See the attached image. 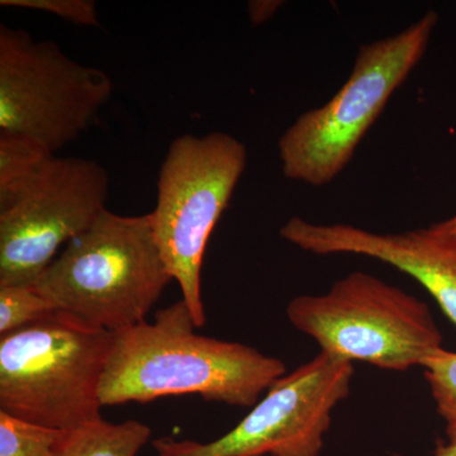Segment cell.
Segmentation results:
<instances>
[{"mask_svg": "<svg viewBox=\"0 0 456 456\" xmlns=\"http://www.w3.org/2000/svg\"><path fill=\"white\" fill-rule=\"evenodd\" d=\"M196 329L180 299L156 312L154 322L113 332L99 392L102 406L197 395L207 402L254 407L287 374L283 360L241 342L207 338Z\"/></svg>", "mask_w": 456, "mask_h": 456, "instance_id": "6da1fadb", "label": "cell"}, {"mask_svg": "<svg viewBox=\"0 0 456 456\" xmlns=\"http://www.w3.org/2000/svg\"><path fill=\"white\" fill-rule=\"evenodd\" d=\"M171 281L149 213L106 209L65 246L35 287L57 310L116 332L145 322Z\"/></svg>", "mask_w": 456, "mask_h": 456, "instance_id": "7a4b0ae2", "label": "cell"}, {"mask_svg": "<svg viewBox=\"0 0 456 456\" xmlns=\"http://www.w3.org/2000/svg\"><path fill=\"white\" fill-rule=\"evenodd\" d=\"M113 332L55 311L0 336V411L70 431L102 419V379Z\"/></svg>", "mask_w": 456, "mask_h": 456, "instance_id": "3957f363", "label": "cell"}, {"mask_svg": "<svg viewBox=\"0 0 456 456\" xmlns=\"http://www.w3.org/2000/svg\"><path fill=\"white\" fill-rule=\"evenodd\" d=\"M439 22L428 12L397 35L360 45L353 71L323 106L299 116L278 142L287 179L311 187L334 182L367 132L421 61Z\"/></svg>", "mask_w": 456, "mask_h": 456, "instance_id": "277c9868", "label": "cell"}, {"mask_svg": "<svg viewBox=\"0 0 456 456\" xmlns=\"http://www.w3.org/2000/svg\"><path fill=\"white\" fill-rule=\"evenodd\" d=\"M285 314L322 353L384 370L422 368L443 349L428 303L369 273H350L320 296L296 297Z\"/></svg>", "mask_w": 456, "mask_h": 456, "instance_id": "5b68a950", "label": "cell"}, {"mask_svg": "<svg viewBox=\"0 0 456 456\" xmlns=\"http://www.w3.org/2000/svg\"><path fill=\"white\" fill-rule=\"evenodd\" d=\"M248 149L226 132L187 134L170 143L149 213L156 244L194 325L206 323L200 272L212 231L244 174Z\"/></svg>", "mask_w": 456, "mask_h": 456, "instance_id": "8992f818", "label": "cell"}, {"mask_svg": "<svg viewBox=\"0 0 456 456\" xmlns=\"http://www.w3.org/2000/svg\"><path fill=\"white\" fill-rule=\"evenodd\" d=\"M112 89L104 71L75 61L55 42L0 26V134L55 154L88 130Z\"/></svg>", "mask_w": 456, "mask_h": 456, "instance_id": "52a82bcc", "label": "cell"}, {"mask_svg": "<svg viewBox=\"0 0 456 456\" xmlns=\"http://www.w3.org/2000/svg\"><path fill=\"white\" fill-rule=\"evenodd\" d=\"M354 374V362L320 351L279 378L224 436L209 443L163 437L154 441L156 456H321Z\"/></svg>", "mask_w": 456, "mask_h": 456, "instance_id": "ba28073f", "label": "cell"}, {"mask_svg": "<svg viewBox=\"0 0 456 456\" xmlns=\"http://www.w3.org/2000/svg\"><path fill=\"white\" fill-rule=\"evenodd\" d=\"M110 176L97 161L55 158L41 179L0 212V287L35 285L57 251L107 209Z\"/></svg>", "mask_w": 456, "mask_h": 456, "instance_id": "9c48e42d", "label": "cell"}, {"mask_svg": "<svg viewBox=\"0 0 456 456\" xmlns=\"http://www.w3.org/2000/svg\"><path fill=\"white\" fill-rule=\"evenodd\" d=\"M285 241L316 255L353 254L383 261L419 281L456 326V246L430 227L377 233L351 224H318L292 217Z\"/></svg>", "mask_w": 456, "mask_h": 456, "instance_id": "30bf717a", "label": "cell"}, {"mask_svg": "<svg viewBox=\"0 0 456 456\" xmlns=\"http://www.w3.org/2000/svg\"><path fill=\"white\" fill-rule=\"evenodd\" d=\"M55 158L37 141L0 134V212L7 211L25 196Z\"/></svg>", "mask_w": 456, "mask_h": 456, "instance_id": "8fae6325", "label": "cell"}, {"mask_svg": "<svg viewBox=\"0 0 456 456\" xmlns=\"http://www.w3.org/2000/svg\"><path fill=\"white\" fill-rule=\"evenodd\" d=\"M150 436L151 428L136 419L112 424L101 419L64 431L57 456H136Z\"/></svg>", "mask_w": 456, "mask_h": 456, "instance_id": "7c38bea8", "label": "cell"}, {"mask_svg": "<svg viewBox=\"0 0 456 456\" xmlns=\"http://www.w3.org/2000/svg\"><path fill=\"white\" fill-rule=\"evenodd\" d=\"M62 435L0 411V456H57Z\"/></svg>", "mask_w": 456, "mask_h": 456, "instance_id": "4fadbf2b", "label": "cell"}, {"mask_svg": "<svg viewBox=\"0 0 456 456\" xmlns=\"http://www.w3.org/2000/svg\"><path fill=\"white\" fill-rule=\"evenodd\" d=\"M424 377L445 422L446 441L456 444V351L440 349L422 365Z\"/></svg>", "mask_w": 456, "mask_h": 456, "instance_id": "5bb4252c", "label": "cell"}, {"mask_svg": "<svg viewBox=\"0 0 456 456\" xmlns=\"http://www.w3.org/2000/svg\"><path fill=\"white\" fill-rule=\"evenodd\" d=\"M57 311L50 299L42 296L35 285L0 287V336L44 320Z\"/></svg>", "mask_w": 456, "mask_h": 456, "instance_id": "9a60e30c", "label": "cell"}, {"mask_svg": "<svg viewBox=\"0 0 456 456\" xmlns=\"http://www.w3.org/2000/svg\"><path fill=\"white\" fill-rule=\"evenodd\" d=\"M0 5L46 12L77 26H99L97 4L93 0H0Z\"/></svg>", "mask_w": 456, "mask_h": 456, "instance_id": "2e32d148", "label": "cell"}, {"mask_svg": "<svg viewBox=\"0 0 456 456\" xmlns=\"http://www.w3.org/2000/svg\"><path fill=\"white\" fill-rule=\"evenodd\" d=\"M281 4H283V2H278V0H253V2H248V20L254 26L263 25L277 13Z\"/></svg>", "mask_w": 456, "mask_h": 456, "instance_id": "e0dca14e", "label": "cell"}, {"mask_svg": "<svg viewBox=\"0 0 456 456\" xmlns=\"http://www.w3.org/2000/svg\"><path fill=\"white\" fill-rule=\"evenodd\" d=\"M430 230L456 246V215L448 220L431 224Z\"/></svg>", "mask_w": 456, "mask_h": 456, "instance_id": "ac0fdd59", "label": "cell"}, {"mask_svg": "<svg viewBox=\"0 0 456 456\" xmlns=\"http://www.w3.org/2000/svg\"><path fill=\"white\" fill-rule=\"evenodd\" d=\"M393 456H404L401 454H393ZM432 456H456V444L443 443L437 445V448L435 449L434 454Z\"/></svg>", "mask_w": 456, "mask_h": 456, "instance_id": "d6986e66", "label": "cell"}]
</instances>
